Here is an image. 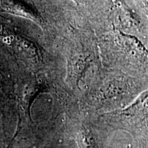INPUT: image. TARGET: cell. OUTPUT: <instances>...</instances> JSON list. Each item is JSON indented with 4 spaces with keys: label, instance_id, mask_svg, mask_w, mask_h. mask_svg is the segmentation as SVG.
Masks as SVG:
<instances>
[{
    "label": "cell",
    "instance_id": "1",
    "mask_svg": "<svg viewBox=\"0 0 148 148\" xmlns=\"http://www.w3.org/2000/svg\"><path fill=\"white\" fill-rule=\"evenodd\" d=\"M147 92L143 94L132 105L121 110L104 114L112 126L124 129L135 136L147 132Z\"/></svg>",
    "mask_w": 148,
    "mask_h": 148
},
{
    "label": "cell",
    "instance_id": "2",
    "mask_svg": "<svg viewBox=\"0 0 148 148\" xmlns=\"http://www.w3.org/2000/svg\"><path fill=\"white\" fill-rule=\"evenodd\" d=\"M71 134L79 148H107L104 140L96 130L82 122L74 125Z\"/></svg>",
    "mask_w": 148,
    "mask_h": 148
},
{
    "label": "cell",
    "instance_id": "3",
    "mask_svg": "<svg viewBox=\"0 0 148 148\" xmlns=\"http://www.w3.org/2000/svg\"><path fill=\"white\" fill-rule=\"evenodd\" d=\"M0 8L9 13L28 18L39 24L42 23L39 14L21 0H0Z\"/></svg>",
    "mask_w": 148,
    "mask_h": 148
},
{
    "label": "cell",
    "instance_id": "4",
    "mask_svg": "<svg viewBox=\"0 0 148 148\" xmlns=\"http://www.w3.org/2000/svg\"><path fill=\"white\" fill-rule=\"evenodd\" d=\"M125 148H140V146H138V145H127Z\"/></svg>",
    "mask_w": 148,
    "mask_h": 148
},
{
    "label": "cell",
    "instance_id": "5",
    "mask_svg": "<svg viewBox=\"0 0 148 148\" xmlns=\"http://www.w3.org/2000/svg\"><path fill=\"white\" fill-rule=\"evenodd\" d=\"M75 2H81L82 1H84V0H74Z\"/></svg>",
    "mask_w": 148,
    "mask_h": 148
}]
</instances>
